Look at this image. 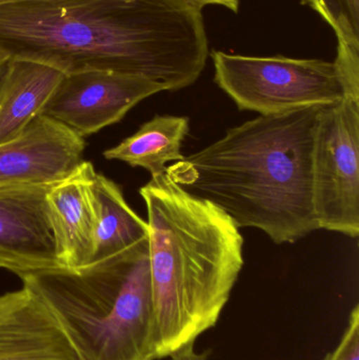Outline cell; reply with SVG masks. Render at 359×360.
<instances>
[{"mask_svg":"<svg viewBox=\"0 0 359 360\" xmlns=\"http://www.w3.org/2000/svg\"><path fill=\"white\" fill-rule=\"evenodd\" d=\"M148 239L77 271L19 277L50 309L78 360H156Z\"/></svg>","mask_w":359,"mask_h":360,"instance_id":"277c9868","label":"cell"},{"mask_svg":"<svg viewBox=\"0 0 359 360\" xmlns=\"http://www.w3.org/2000/svg\"><path fill=\"white\" fill-rule=\"evenodd\" d=\"M322 360H359V308L354 307L341 342Z\"/></svg>","mask_w":359,"mask_h":360,"instance_id":"2e32d148","label":"cell"},{"mask_svg":"<svg viewBox=\"0 0 359 360\" xmlns=\"http://www.w3.org/2000/svg\"><path fill=\"white\" fill-rule=\"evenodd\" d=\"M0 360H78L50 309L27 285L0 295Z\"/></svg>","mask_w":359,"mask_h":360,"instance_id":"30bf717a","label":"cell"},{"mask_svg":"<svg viewBox=\"0 0 359 360\" xmlns=\"http://www.w3.org/2000/svg\"><path fill=\"white\" fill-rule=\"evenodd\" d=\"M10 59V57L0 52V82H1L2 77H4V73H6Z\"/></svg>","mask_w":359,"mask_h":360,"instance_id":"d6986e66","label":"cell"},{"mask_svg":"<svg viewBox=\"0 0 359 360\" xmlns=\"http://www.w3.org/2000/svg\"><path fill=\"white\" fill-rule=\"evenodd\" d=\"M48 1V0H0V6L4 4H23V2Z\"/></svg>","mask_w":359,"mask_h":360,"instance_id":"ffe728a7","label":"cell"},{"mask_svg":"<svg viewBox=\"0 0 359 360\" xmlns=\"http://www.w3.org/2000/svg\"><path fill=\"white\" fill-rule=\"evenodd\" d=\"M217 86L242 111L272 116L327 107L345 98L334 63L212 51Z\"/></svg>","mask_w":359,"mask_h":360,"instance_id":"5b68a950","label":"cell"},{"mask_svg":"<svg viewBox=\"0 0 359 360\" xmlns=\"http://www.w3.org/2000/svg\"><path fill=\"white\" fill-rule=\"evenodd\" d=\"M94 167L82 160L46 194L57 255L63 269L77 271L90 264L94 232L92 184Z\"/></svg>","mask_w":359,"mask_h":360,"instance_id":"8fae6325","label":"cell"},{"mask_svg":"<svg viewBox=\"0 0 359 360\" xmlns=\"http://www.w3.org/2000/svg\"><path fill=\"white\" fill-rule=\"evenodd\" d=\"M190 132L188 117L156 115L132 136L103 153L107 160H119L133 168H143L151 176L167 172V164L181 162L183 141Z\"/></svg>","mask_w":359,"mask_h":360,"instance_id":"5bb4252c","label":"cell"},{"mask_svg":"<svg viewBox=\"0 0 359 360\" xmlns=\"http://www.w3.org/2000/svg\"><path fill=\"white\" fill-rule=\"evenodd\" d=\"M149 226L156 359L214 327L244 266L240 226L168 173L139 188Z\"/></svg>","mask_w":359,"mask_h":360,"instance_id":"3957f363","label":"cell"},{"mask_svg":"<svg viewBox=\"0 0 359 360\" xmlns=\"http://www.w3.org/2000/svg\"><path fill=\"white\" fill-rule=\"evenodd\" d=\"M332 27L339 46L359 51V0H303Z\"/></svg>","mask_w":359,"mask_h":360,"instance_id":"9a60e30c","label":"cell"},{"mask_svg":"<svg viewBox=\"0 0 359 360\" xmlns=\"http://www.w3.org/2000/svg\"><path fill=\"white\" fill-rule=\"evenodd\" d=\"M183 1L200 11L206 6L218 4V6H223L236 13L238 11V6H240V0H183Z\"/></svg>","mask_w":359,"mask_h":360,"instance_id":"ac0fdd59","label":"cell"},{"mask_svg":"<svg viewBox=\"0 0 359 360\" xmlns=\"http://www.w3.org/2000/svg\"><path fill=\"white\" fill-rule=\"evenodd\" d=\"M312 197L320 229L359 235V103L320 108L312 141Z\"/></svg>","mask_w":359,"mask_h":360,"instance_id":"8992f818","label":"cell"},{"mask_svg":"<svg viewBox=\"0 0 359 360\" xmlns=\"http://www.w3.org/2000/svg\"><path fill=\"white\" fill-rule=\"evenodd\" d=\"M52 184L0 186V268L18 277L63 269L46 205Z\"/></svg>","mask_w":359,"mask_h":360,"instance_id":"ba28073f","label":"cell"},{"mask_svg":"<svg viewBox=\"0 0 359 360\" xmlns=\"http://www.w3.org/2000/svg\"><path fill=\"white\" fill-rule=\"evenodd\" d=\"M166 91L143 76L86 71L63 76L42 115L81 137L119 122L143 99Z\"/></svg>","mask_w":359,"mask_h":360,"instance_id":"52a82bcc","label":"cell"},{"mask_svg":"<svg viewBox=\"0 0 359 360\" xmlns=\"http://www.w3.org/2000/svg\"><path fill=\"white\" fill-rule=\"evenodd\" d=\"M92 197L94 232L89 264L117 255L149 238L148 222L131 209L115 182L95 173Z\"/></svg>","mask_w":359,"mask_h":360,"instance_id":"4fadbf2b","label":"cell"},{"mask_svg":"<svg viewBox=\"0 0 359 360\" xmlns=\"http://www.w3.org/2000/svg\"><path fill=\"white\" fill-rule=\"evenodd\" d=\"M209 353H198L194 347V342L183 347L171 355V360H208Z\"/></svg>","mask_w":359,"mask_h":360,"instance_id":"e0dca14e","label":"cell"},{"mask_svg":"<svg viewBox=\"0 0 359 360\" xmlns=\"http://www.w3.org/2000/svg\"><path fill=\"white\" fill-rule=\"evenodd\" d=\"M63 76L44 63L10 59L0 82V145L18 137L42 115Z\"/></svg>","mask_w":359,"mask_h":360,"instance_id":"7c38bea8","label":"cell"},{"mask_svg":"<svg viewBox=\"0 0 359 360\" xmlns=\"http://www.w3.org/2000/svg\"><path fill=\"white\" fill-rule=\"evenodd\" d=\"M84 149V139L40 115L0 145V186L55 184L79 166Z\"/></svg>","mask_w":359,"mask_h":360,"instance_id":"9c48e42d","label":"cell"},{"mask_svg":"<svg viewBox=\"0 0 359 360\" xmlns=\"http://www.w3.org/2000/svg\"><path fill=\"white\" fill-rule=\"evenodd\" d=\"M0 52L65 75L118 72L178 91L202 75L209 42L202 11L183 0H48L0 6Z\"/></svg>","mask_w":359,"mask_h":360,"instance_id":"6da1fadb","label":"cell"},{"mask_svg":"<svg viewBox=\"0 0 359 360\" xmlns=\"http://www.w3.org/2000/svg\"><path fill=\"white\" fill-rule=\"evenodd\" d=\"M259 115L167 167L188 192L210 201L240 228L293 243L320 230L312 197V141L318 110Z\"/></svg>","mask_w":359,"mask_h":360,"instance_id":"7a4b0ae2","label":"cell"}]
</instances>
